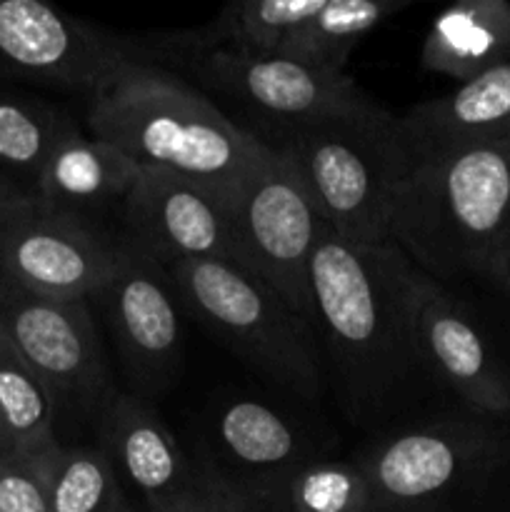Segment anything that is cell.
Instances as JSON below:
<instances>
[{"instance_id": "cell-1", "label": "cell", "mask_w": 510, "mask_h": 512, "mask_svg": "<svg viewBox=\"0 0 510 512\" xmlns=\"http://www.w3.org/2000/svg\"><path fill=\"white\" fill-rule=\"evenodd\" d=\"M410 260L393 243L363 248L328 223L310 265V303L320 358L350 423L385 430L435 388L408 315Z\"/></svg>"}, {"instance_id": "cell-2", "label": "cell", "mask_w": 510, "mask_h": 512, "mask_svg": "<svg viewBox=\"0 0 510 512\" xmlns=\"http://www.w3.org/2000/svg\"><path fill=\"white\" fill-rule=\"evenodd\" d=\"M90 135L140 168H163L228 200L270 153L185 75L128 63L85 108Z\"/></svg>"}, {"instance_id": "cell-3", "label": "cell", "mask_w": 510, "mask_h": 512, "mask_svg": "<svg viewBox=\"0 0 510 512\" xmlns=\"http://www.w3.org/2000/svg\"><path fill=\"white\" fill-rule=\"evenodd\" d=\"M510 225V135L413 160L390 205L388 240L440 283L483 280Z\"/></svg>"}, {"instance_id": "cell-4", "label": "cell", "mask_w": 510, "mask_h": 512, "mask_svg": "<svg viewBox=\"0 0 510 512\" xmlns=\"http://www.w3.org/2000/svg\"><path fill=\"white\" fill-rule=\"evenodd\" d=\"M270 150L340 238L363 248L390 243V205L413 165L398 115L365 98L303 125Z\"/></svg>"}, {"instance_id": "cell-5", "label": "cell", "mask_w": 510, "mask_h": 512, "mask_svg": "<svg viewBox=\"0 0 510 512\" xmlns=\"http://www.w3.org/2000/svg\"><path fill=\"white\" fill-rule=\"evenodd\" d=\"M508 425L460 408L385 428L355 458L370 512H448L485 493L510 468Z\"/></svg>"}, {"instance_id": "cell-6", "label": "cell", "mask_w": 510, "mask_h": 512, "mask_svg": "<svg viewBox=\"0 0 510 512\" xmlns=\"http://www.w3.org/2000/svg\"><path fill=\"white\" fill-rule=\"evenodd\" d=\"M178 303L238 358L305 403L323 393V358L313 323L273 288L228 260L170 265Z\"/></svg>"}, {"instance_id": "cell-7", "label": "cell", "mask_w": 510, "mask_h": 512, "mask_svg": "<svg viewBox=\"0 0 510 512\" xmlns=\"http://www.w3.org/2000/svg\"><path fill=\"white\" fill-rule=\"evenodd\" d=\"M175 65L218 108H235L240 128L250 133L255 123V140L268 150L303 125L368 98L350 75L323 73L285 55L203 50L183 55Z\"/></svg>"}, {"instance_id": "cell-8", "label": "cell", "mask_w": 510, "mask_h": 512, "mask_svg": "<svg viewBox=\"0 0 510 512\" xmlns=\"http://www.w3.org/2000/svg\"><path fill=\"white\" fill-rule=\"evenodd\" d=\"M323 228L325 220L303 185L273 150L228 198L230 263L273 288L308 320L310 265Z\"/></svg>"}, {"instance_id": "cell-9", "label": "cell", "mask_w": 510, "mask_h": 512, "mask_svg": "<svg viewBox=\"0 0 510 512\" xmlns=\"http://www.w3.org/2000/svg\"><path fill=\"white\" fill-rule=\"evenodd\" d=\"M408 315L425 373L468 413L510 418V343L453 290L410 263Z\"/></svg>"}, {"instance_id": "cell-10", "label": "cell", "mask_w": 510, "mask_h": 512, "mask_svg": "<svg viewBox=\"0 0 510 512\" xmlns=\"http://www.w3.org/2000/svg\"><path fill=\"white\" fill-rule=\"evenodd\" d=\"M95 443L143 512H255L205 455L183 448L148 400L115 395L95 425Z\"/></svg>"}, {"instance_id": "cell-11", "label": "cell", "mask_w": 510, "mask_h": 512, "mask_svg": "<svg viewBox=\"0 0 510 512\" xmlns=\"http://www.w3.org/2000/svg\"><path fill=\"white\" fill-rule=\"evenodd\" d=\"M0 328L43 380L58 415L98 425L120 390L90 300H48L10 288L0 300Z\"/></svg>"}, {"instance_id": "cell-12", "label": "cell", "mask_w": 510, "mask_h": 512, "mask_svg": "<svg viewBox=\"0 0 510 512\" xmlns=\"http://www.w3.org/2000/svg\"><path fill=\"white\" fill-rule=\"evenodd\" d=\"M123 233L63 213L33 195L0 218V265L10 288L48 300H93L118 273Z\"/></svg>"}, {"instance_id": "cell-13", "label": "cell", "mask_w": 510, "mask_h": 512, "mask_svg": "<svg viewBox=\"0 0 510 512\" xmlns=\"http://www.w3.org/2000/svg\"><path fill=\"white\" fill-rule=\"evenodd\" d=\"M128 63H148L138 38L110 33L40 0H0V75L88 103Z\"/></svg>"}, {"instance_id": "cell-14", "label": "cell", "mask_w": 510, "mask_h": 512, "mask_svg": "<svg viewBox=\"0 0 510 512\" xmlns=\"http://www.w3.org/2000/svg\"><path fill=\"white\" fill-rule=\"evenodd\" d=\"M93 300L113 335L130 395L148 403L163 395L175 383L183 360V333L168 270L125 240L118 273Z\"/></svg>"}, {"instance_id": "cell-15", "label": "cell", "mask_w": 510, "mask_h": 512, "mask_svg": "<svg viewBox=\"0 0 510 512\" xmlns=\"http://www.w3.org/2000/svg\"><path fill=\"white\" fill-rule=\"evenodd\" d=\"M125 240L163 268L228 260V200L163 168H140L123 203Z\"/></svg>"}, {"instance_id": "cell-16", "label": "cell", "mask_w": 510, "mask_h": 512, "mask_svg": "<svg viewBox=\"0 0 510 512\" xmlns=\"http://www.w3.org/2000/svg\"><path fill=\"white\" fill-rule=\"evenodd\" d=\"M213 450L210 465L255 512H273L295 470L315 458L285 415L250 398L218 410Z\"/></svg>"}, {"instance_id": "cell-17", "label": "cell", "mask_w": 510, "mask_h": 512, "mask_svg": "<svg viewBox=\"0 0 510 512\" xmlns=\"http://www.w3.org/2000/svg\"><path fill=\"white\" fill-rule=\"evenodd\" d=\"M138 173L140 165L123 150L78 128L50 153L30 195L48 208L98 220L113 205L123 210Z\"/></svg>"}, {"instance_id": "cell-18", "label": "cell", "mask_w": 510, "mask_h": 512, "mask_svg": "<svg viewBox=\"0 0 510 512\" xmlns=\"http://www.w3.org/2000/svg\"><path fill=\"white\" fill-rule=\"evenodd\" d=\"M410 155L510 135V60L400 115Z\"/></svg>"}, {"instance_id": "cell-19", "label": "cell", "mask_w": 510, "mask_h": 512, "mask_svg": "<svg viewBox=\"0 0 510 512\" xmlns=\"http://www.w3.org/2000/svg\"><path fill=\"white\" fill-rule=\"evenodd\" d=\"M510 60V0H463L438 13L425 33L420 65L468 83Z\"/></svg>"}, {"instance_id": "cell-20", "label": "cell", "mask_w": 510, "mask_h": 512, "mask_svg": "<svg viewBox=\"0 0 510 512\" xmlns=\"http://www.w3.org/2000/svg\"><path fill=\"white\" fill-rule=\"evenodd\" d=\"M38 463L50 512H143L98 443H58Z\"/></svg>"}, {"instance_id": "cell-21", "label": "cell", "mask_w": 510, "mask_h": 512, "mask_svg": "<svg viewBox=\"0 0 510 512\" xmlns=\"http://www.w3.org/2000/svg\"><path fill=\"white\" fill-rule=\"evenodd\" d=\"M400 8L403 3L395 0H323L318 13L290 35L280 55L323 73H343L360 40Z\"/></svg>"}, {"instance_id": "cell-22", "label": "cell", "mask_w": 510, "mask_h": 512, "mask_svg": "<svg viewBox=\"0 0 510 512\" xmlns=\"http://www.w3.org/2000/svg\"><path fill=\"white\" fill-rule=\"evenodd\" d=\"M0 413L13 455H40L60 443L58 410L43 380L0 328Z\"/></svg>"}, {"instance_id": "cell-23", "label": "cell", "mask_w": 510, "mask_h": 512, "mask_svg": "<svg viewBox=\"0 0 510 512\" xmlns=\"http://www.w3.org/2000/svg\"><path fill=\"white\" fill-rule=\"evenodd\" d=\"M73 130L78 123L58 105L0 90V165L30 178V185Z\"/></svg>"}, {"instance_id": "cell-24", "label": "cell", "mask_w": 510, "mask_h": 512, "mask_svg": "<svg viewBox=\"0 0 510 512\" xmlns=\"http://www.w3.org/2000/svg\"><path fill=\"white\" fill-rule=\"evenodd\" d=\"M273 512H370V488L355 460L313 458L285 483Z\"/></svg>"}, {"instance_id": "cell-25", "label": "cell", "mask_w": 510, "mask_h": 512, "mask_svg": "<svg viewBox=\"0 0 510 512\" xmlns=\"http://www.w3.org/2000/svg\"><path fill=\"white\" fill-rule=\"evenodd\" d=\"M0 512H50L38 455H0Z\"/></svg>"}, {"instance_id": "cell-26", "label": "cell", "mask_w": 510, "mask_h": 512, "mask_svg": "<svg viewBox=\"0 0 510 512\" xmlns=\"http://www.w3.org/2000/svg\"><path fill=\"white\" fill-rule=\"evenodd\" d=\"M483 283L493 285L500 295L510 300V225L503 233V238H500V243L495 245L493 255H490Z\"/></svg>"}, {"instance_id": "cell-27", "label": "cell", "mask_w": 510, "mask_h": 512, "mask_svg": "<svg viewBox=\"0 0 510 512\" xmlns=\"http://www.w3.org/2000/svg\"><path fill=\"white\" fill-rule=\"evenodd\" d=\"M28 195H30V190L18 188V185L8 183V180H5L3 175H0V218H3V215L8 213V210H13L15 205L23 203V200L28 198Z\"/></svg>"}, {"instance_id": "cell-28", "label": "cell", "mask_w": 510, "mask_h": 512, "mask_svg": "<svg viewBox=\"0 0 510 512\" xmlns=\"http://www.w3.org/2000/svg\"><path fill=\"white\" fill-rule=\"evenodd\" d=\"M10 453V438H8V428H5L3 413H0V455Z\"/></svg>"}, {"instance_id": "cell-29", "label": "cell", "mask_w": 510, "mask_h": 512, "mask_svg": "<svg viewBox=\"0 0 510 512\" xmlns=\"http://www.w3.org/2000/svg\"><path fill=\"white\" fill-rule=\"evenodd\" d=\"M8 290H10V283H8V278H5V273H3V265H0V300L8 295Z\"/></svg>"}, {"instance_id": "cell-30", "label": "cell", "mask_w": 510, "mask_h": 512, "mask_svg": "<svg viewBox=\"0 0 510 512\" xmlns=\"http://www.w3.org/2000/svg\"><path fill=\"white\" fill-rule=\"evenodd\" d=\"M508 435H510V425H508Z\"/></svg>"}]
</instances>
